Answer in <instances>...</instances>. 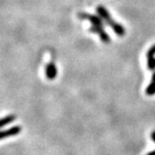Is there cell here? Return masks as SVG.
Wrapping results in <instances>:
<instances>
[{"mask_svg":"<svg viewBox=\"0 0 155 155\" xmlns=\"http://www.w3.org/2000/svg\"><path fill=\"white\" fill-rule=\"evenodd\" d=\"M151 139L155 142V130L154 131H153L152 134H151Z\"/></svg>","mask_w":155,"mask_h":155,"instance_id":"obj_8","label":"cell"},{"mask_svg":"<svg viewBox=\"0 0 155 155\" xmlns=\"http://www.w3.org/2000/svg\"><path fill=\"white\" fill-rule=\"evenodd\" d=\"M147 155H155V150L149 152L148 153H147Z\"/></svg>","mask_w":155,"mask_h":155,"instance_id":"obj_9","label":"cell"},{"mask_svg":"<svg viewBox=\"0 0 155 155\" xmlns=\"http://www.w3.org/2000/svg\"><path fill=\"white\" fill-rule=\"evenodd\" d=\"M146 94L147 96H153L155 94V71L152 75L150 84L146 89Z\"/></svg>","mask_w":155,"mask_h":155,"instance_id":"obj_6","label":"cell"},{"mask_svg":"<svg viewBox=\"0 0 155 155\" xmlns=\"http://www.w3.org/2000/svg\"><path fill=\"white\" fill-rule=\"evenodd\" d=\"M45 73H46L47 78L49 80H53L57 76V67L54 62H49L48 64H47L46 69H45Z\"/></svg>","mask_w":155,"mask_h":155,"instance_id":"obj_4","label":"cell"},{"mask_svg":"<svg viewBox=\"0 0 155 155\" xmlns=\"http://www.w3.org/2000/svg\"><path fill=\"white\" fill-rule=\"evenodd\" d=\"M89 31H91V33L97 34L99 36L100 40L104 43H105V44L110 43L111 38L110 37V35L107 34L105 30H104V27H99V26H94V25H92L91 27L89 28Z\"/></svg>","mask_w":155,"mask_h":155,"instance_id":"obj_3","label":"cell"},{"mask_svg":"<svg viewBox=\"0 0 155 155\" xmlns=\"http://www.w3.org/2000/svg\"><path fill=\"white\" fill-rule=\"evenodd\" d=\"M16 119H17V116H15V115H9V116H5V117H3V118L1 119L0 126L2 127H5V126L10 124V123H11L12 122H14Z\"/></svg>","mask_w":155,"mask_h":155,"instance_id":"obj_7","label":"cell"},{"mask_svg":"<svg viewBox=\"0 0 155 155\" xmlns=\"http://www.w3.org/2000/svg\"><path fill=\"white\" fill-rule=\"evenodd\" d=\"M78 17L82 20H87L94 26H99V27L104 28V21L100 17V16L92 15L90 13H86V12H80V13H78Z\"/></svg>","mask_w":155,"mask_h":155,"instance_id":"obj_2","label":"cell"},{"mask_svg":"<svg viewBox=\"0 0 155 155\" xmlns=\"http://www.w3.org/2000/svg\"><path fill=\"white\" fill-rule=\"evenodd\" d=\"M96 11H97V13L98 14V16H100V17L104 21L107 25H109L111 28H112V30L115 32V33L118 35V36H124V35L126 33V31H125V28L124 27L122 26V24H120V23H118L117 22H116L112 17L110 16V12L108 11V10L106 9L105 7H104V6L99 5L97 7V9H96Z\"/></svg>","mask_w":155,"mask_h":155,"instance_id":"obj_1","label":"cell"},{"mask_svg":"<svg viewBox=\"0 0 155 155\" xmlns=\"http://www.w3.org/2000/svg\"><path fill=\"white\" fill-rule=\"evenodd\" d=\"M22 131V127L20 126H14V127H11L9 129H6V130H3L1 132L0 134V138L5 139L7 137H11V136H14V135H17L18 134Z\"/></svg>","mask_w":155,"mask_h":155,"instance_id":"obj_5","label":"cell"},{"mask_svg":"<svg viewBox=\"0 0 155 155\" xmlns=\"http://www.w3.org/2000/svg\"><path fill=\"white\" fill-rule=\"evenodd\" d=\"M152 48H153V49L155 50V44L153 45V46H152Z\"/></svg>","mask_w":155,"mask_h":155,"instance_id":"obj_10","label":"cell"}]
</instances>
